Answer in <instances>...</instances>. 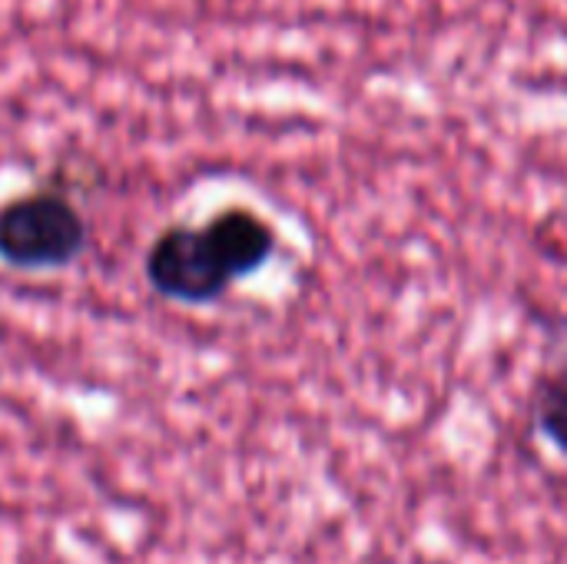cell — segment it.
I'll use <instances>...</instances> for the list:
<instances>
[{
  "instance_id": "3957f363",
  "label": "cell",
  "mask_w": 567,
  "mask_h": 564,
  "mask_svg": "<svg viewBox=\"0 0 567 564\" xmlns=\"http://www.w3.org/2000/svg\"><path fill=\"white\" fill-rule=\"evenodd\" d=\"M535 429L567 455V366L548 372L535 386V402H532Z\"/></svg>"
},
{
  "instance_id": "7a4b0ae2",
  "label": "cell",
  "mask_w": 567,
  "mask_h": 564,
  "mask_svg": "<svg viewBox=\"0 0 567 564\" xmlns=\"http://www.w3.org/2000/svg\"><path fill=\"white\" fill-rule=\"evenodd\" d=\"M83 239V219L63 196H27L0 213V259L17 269L66 266Z\"/></svg>"
},
{
  "instance_id": "6da1fadb",
  "label": "cell",
  "mask_w": 567,
  "mask_h": 564,
  "mask_svg": "<svg viewBox=\"0 0 567 564\" xmlns=\"http://www.w3.org/2000/svg\"><path fill=\"white\" fill-rule=\"evenodd\" d=\"M272 229L249 209H226L203 229L163 233L150 256L153 289L179 302H213L272 256Z\"/></svg>"
}]
</instances>
